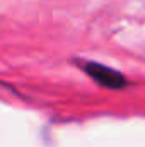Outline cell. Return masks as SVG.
<instances>
[{
    "mask_svg": "<svg viewBox=\"0 0 145 147\" xmlns=\"http://www.w3.org/2000/svg\"><path fill=\"white\" fill-rule=\"evenodd\" d=\"M80 69L87 74L96 84H99L101 87H106V89H123L128 82L125 79V75L116 70H113L111 67L104 65V63H97V62H80L79 63Z\"/></svg>",
    "mask_w": 145,
    "mask_h": 147,
    "instance_id": "1",
    "label": "cell"
}]
</instances>
